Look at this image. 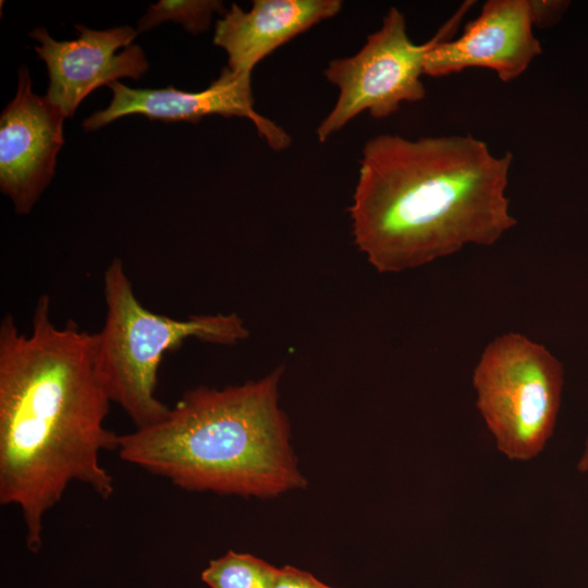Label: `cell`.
Masks as SVG:
<instances>
[{"mask_svg": "<svg viewBox=\"0 0 588 588\" xmlns=\"http://www.w3.org/2000/svg\"><path fill=\"white\" fill-rule=\"evenodd\" d=\"M273 588H334L328 586L310 573L286 565L278 569Z\"/></svg>", "mask_w": 588, "mask_h": 588, "instance_id": "9a60e30c", "label": "cell"}, {"mask_svg": "<svg viewBox=\"0 0 588 588\" xmlns=\"http://www.w3.org/2000/svg\"><path fill=\"white\" fill-rule=\"evenodd\" d=\"M278 569L252 554L229 551L210 561L201 579L210 588H273Z\"/></svg>", "mask_w": 588, "mask_h": 588, "instance_id": "7c38bea8", "label": "cell"}, {"mask_svg": "<svg viewBox=\"0 0 588 588\" xmlns=\"http://www.w3.org/2000/svg\"><path fill=\"white\" fill-rule=\"evenodd\" d=\"M341 8L340 0H254L249 11L233 3L216 23L213 44L226 52L230 70L252 74L272 51Z\"/></svg>", "mask_w": 588, "mask_h": 588, "instance_id": "8fae6325", "label": "cell"}, {"mask_svg": "<svg viewBox=\"0 0 588 588\" xmlns=\"http://www.w3.org/2000/svg\"><path fill=\"white\" fill-rule=\"evenodd\" d=\"M215 12L225 13L223 3L218 0H160L147 10L139 20L137 32H146L164 22L183 25L191 34L207 32Z\"/></svg>", "mask_w": 588, "mask_h": 588, "instance_id": "4fadbf2b", "label": "cell"}, {"mask_svg": "<svg viewBox=\"0 0 588 588\" xmlns=\"http://www.w3.org/2000/svg\"><path fill=\"white\" fill-rule=\"evenodd\" d=\"M576 468L579 473H583V474L588 471V432L585 440V446L578 460Z\"/></svg>", "mask_w": 588, "mask_h": 588, "instance_id": "2e32d148", "label": "cell"}, {"mask_svg": "<svg viewBox=\"0 0 588 588\" xmlns=\"http://www.w3.org/2000/svg\"><path fill=\"white\" fill-rule=\"evenodd\" d=\"M106 317L93 333L94 366L111 403L145 428L162 420L170 407L156 395L157 375L166 353L186 340L232 345L249 332L235 313L175 319L154 313L136 297L120 258L103 272Z\"/></svg>", "mask_w": 588, "mask_h": 588, "instance_id": "277c9868", "label": "cell"}, {"mask_svg": "<svg viewBox=\"0 0 588 588\" xmlns=\"http://www.w3.org/2000/svg\"><path fill=\"white\" fill-rule=\"evenodd\" d=\"M75 27L79 36L74 40L58 41L44 27L29 33L38 42V57L47 65L46 96L65 118H72L82 100L96 88L121 77L138 81L149 69L142 48L132 45L138 32L131 26L105 30Z\"/></svg>", "mask_w": 588, "mask_h": 588, "instance_id": "ba28073f", "label": "cell"}, {"mask_svg": "<svg viewBox=\"0 0 588 588\" xmlns=\"http://www.w3.org/2000/svg\"><path fill=\"white\" fill-rule=\"evenodd\" d=\"M252 74L223 68L218 78L200 91H185L172 86L160 89L131 88L120 82L108 85L113 97L110 105L83 122L85 131L100 128L128 114L150 120L197 123L212 114L238 117L252 121L268 146L280 151L291 144L289 134L254 109Z\"/></svg>", "mask_w": 588, "mask_h": 588, "instance_id": "9c48e42d", "label": "cell"}, {"mask_svg": "<svg viewBox=\"0 0 588 588\" xmlns=\"http://www.w3.org/2000/svg\"><path fill=\"white\" fill-rule=\"evenodd\" d=\"M93 333L57 326L51 299L36 302L29 333L11 314L0 323V503L16 506L27 548L42 543L44 517L72 482L101 499L114 480L101 465L119 437L106 427L111 401L94 366Z\"/></svg>", "mask_w": 588, "mask_h": 588, "instance_id": "6da1fadb", "label": "cell"}, {"mask_svg": "<svg viewBox=\"0 0 588 588\" xmlns=\"http://www.w3.org/2000/svg\"><path fill=\"white\" fill-rule=\"evenodd\" d=\"M32 87L21 65L16 95L0 117V188L17 215L29 213L49 185L64 144L65 115Z\"/></svg>", "mask_w": 588, "mask_h": 588, "instance_id": "52a82bcc", "label": "cell"}, {"mask_svg": "<svg viewBox=\"0 0 588 588\" xmlns=\"http://www.w3.org/2000/svg\"><path fill=\"white\" fill-rule=\"evenodd\" d=\"M512 160L470 134L372 137L348 208L356 246L390 273L493 245L517 223L505 195Z\"/></svg>", "mask_w": 588, "mask_h": 588, "instance_id": "7a4b0ae2", "label": "cell"}, {"mask_svg": "<svg viewBox=\"0 0 588 588\" xmlns=\"http://www.w3.org/2000/svg\"><path fill=\"white\" fill-rule=\"evenodd\" d=\"M473 385L477 409L498 450L512 461L536 457L556 425L563 364L544 345L509 332L485 347Z\"/></svg>", "mask_w": 588, "mask_h": 588, "instance_id": "5b68a950", "label": "cell"}, {"mask_svg": "<svg viewBox=\"0 0 588 588\" xmlns=\"http://www.w3.org/2000/svg\"><path fill=\"white\" fill-rule=\"evenodd\" d=\"M534 26L547 28L555 25L566 12L569 1L529 0Z\"/></svg>", "mask_w": 588, "mask_h": 588, "instance_id": "5bb4252c", "label": "cell"}, {"mask_svg": "<svg viewBox=\"0 0 588 588\" xmlns=\"http://www.w3.org/2000/svg\"><path fill=\"white\" fill-rule=\"evenodd\" d=\"M282 373L188 390L159 422L120 434L115 452L185 490L266 498L303 488L279 406Z\"/></svg>", "mask_w": 588, "mask_h": 588, "instance_id": "3957f363", "label": "cell"}, {"mask_svg": "<svg viewBox=\"0 0 588 588\" xmlns=\"http://www.w3.org/2000/svg\"><path fill=\"white\" fill-rule=\"evenodd\" d=\"M532 27L529 0H489L458 38L441 40L428 52L424 74L441 77L485 68L511 82L542 53Z\"/></svg>", "mask_w": 588, "mask_h": 588, "instance_id": "30bf717a", "label": "cell"}, {"mask_svg": "<svg viewBox=\"0 0 588 588\" xmlns=\"http://www.w3.org/2000/svg\"><path fill=\"white\" fill-rule=\"evenodd\" d=\"M474 3H462L436 35L421 45L408 37L403 13L390 8L381 27L367 37L358 52L331 60L323 71L326 78L339 88V97L317 127L318 140L326 142L363 111L375 119H385L403 102L422 100L426 89L420 76L428 52L439 41L453 38Z\"/></svg>", "mask_w": 588, "mask_h": 588, "instance_id": "8992f818", "label": "cell"}]
</instances>
